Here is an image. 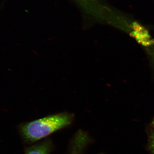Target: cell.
<instances>
[{
	"instance_id": "6da1fadb",
	"label": "cell",
	"mask_w": 154,
	"mask_h": 154,
	"mask_svg": "<svg viewBox=\"0 0 154 154\" xmlns=\"http://www.w3.org/2000/svg\"><path fill=\"white\" fill-rule=\"evenodd\" d=\"M72 114L62 113L48 116L25 124L22 132L26 140L33 142L46 137L71 124Z\"/></svg>"
},
{
	"instance_id": "277c9868",
	"label": "cell",
	"mask_w": 154,
	"mask_h": 154,
	"mask_svg": "<svg viewBox=\"0 0 154 154\" xmlns=\"http://www.w3.org/2000/svg\"><path fill=\"white\" fill-rule=\"evenodd\" d=\"M152 124L153 125H154V119L153 120V122H152Z\"/></svg>"
},
{
	"instance_id": "3957f363",
	"label": "cell",
	"mask_w": 154,
	"mask_h": 154,
	"mask_svg": "<svg viewBox=\"0 0 154 154\" xmlns=\"http://www.w3.org/2000/svg\"><path fill=\"white\" fill-rule=\"evenodd\" d=\"M151 148L152 152L153 154H154V133L150 137V141Z\"/></svg>"
},
{
	"instance_id": "7a4b0ae2",
	"label": "cell",
	"mask_w": 154,
	"mask_h": 154,
	"mask_svg": "<svg viewBox=\"0 0 154 154\" xmlns=\"http://www.w3.org/2000/svg\"><path fill=\"white\" fill-rule=\"evenodd\" d=\"M51 150V142L47 140L31 147L26 154H49Z\"/></svg>"
}]
</instances>
